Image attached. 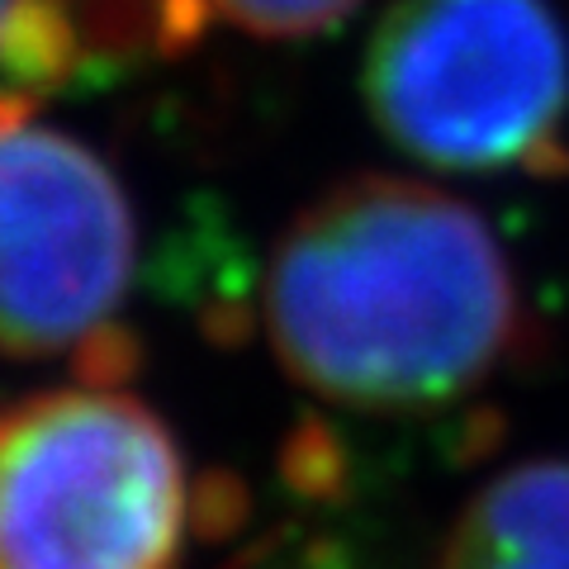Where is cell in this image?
<instances>
[{"label": "cell", "mask_w": 569, "mask_h": 569, "mask_svg": "<svg viewBox=\"0 0 569 569\" xmlns=\"http://www.w3.org/2000/svg\"><path fill=\"white\" fill-rule=\"evenodd\" d=\"M194 475L167 418L110 380L0 408V569H186Z\"/></svg>", "instance_id": "3957f363"}, {"label": "cell", "mask_w": 569, "mask_h": 569, "mask_svg": "<svg viewBox=\"0 0 569 569\" xmlns=\"http://www.w3.org/2000/svg\"><path fill=\"white\" fill-rule=\"evenodd\" d=\"M432 569H569V456H531L485 479Z\"/></svg>", "instance_id": "5b68a950"}, {"label": "cell", "mask_w": 569, "mask_h": 569, "mask_svg": "<svg viewBox=\"0 0 569 569\" xmlns=\"http://www.w3.org/2000/svg\"><path fill=\"white\" fill-rule=\"evenodd\" d=\"M200 6L252 39H318L351 20L366 0H200Z\"/></svg>", "instance_id": "ba28073f"}, {"label": "cell", "mask_w": 569, "mask_h": 569, "mask_svg": "<svg viewBox=\"0 0 569 569\" xmlns=\"http://www.w3.org/2000/svg\"><path fill=\"white\" fill-rule=\"evenodd\" d=\"M280 370L347 413H437L531 342L508 247L470 200L413 176H351L284 223L261 284Z\"/></svg>", "instance_id": "6da1fadb"}, {"label": "cell", "mask_w": 569, "mask_h": 569, "mask_svg": "<svg viewBox=\"0 0 569 569\" xmlns=\"http://www.w3.org/2000/svg\"><path fill=\"white\" fill-rule=\"evenodd\" d=\"M96 62H142L186 52L209 29L200 0H62Z\"/></svg>", "instance_id": "52a82bcc"}, {"label": "cell", "mask_w": 569, "mask_h": 569, "mask_svg": "<svg viewBox=\"0 0 569 569\" xmlns=\"http://www.w3.org/2000/svg\"><path fill=\"white\" fill-rule=\"evenodd\" d=\"M0 91V356L71 361L86 380H123L138 284V209L123 176L86 138Z\"/></svg>", "instance_id": "277c9868"}, {"label": "cell", "mask_w": 569, "mask_h": 569, "mask_svg": "<svg viewBox=\"0 0 569 569\" xmlns=\"http://www.w3.org/2000/svg\"><path fill=\"white\" fill-rule=\"evenodd\" d=\"M376 129L460 176L569 171V24L556 0H399L366 48Z\"/></svg>", "instance_id": "7a4b0ae2"}, {"label": "cell", "mask_w": 569, "mask_h": 569, "mask_svg": "<svg viewBox=\"0 0 569 569\" xmlns=\"http://www.w3.org/2000/svg\"><path fill=\"white\" fill-rule=\"evenodd\" d=\"M96 67L62 0H0V91L48 100Z\"/></svg>", "instance_id": "8992f818"}]
</instances>
